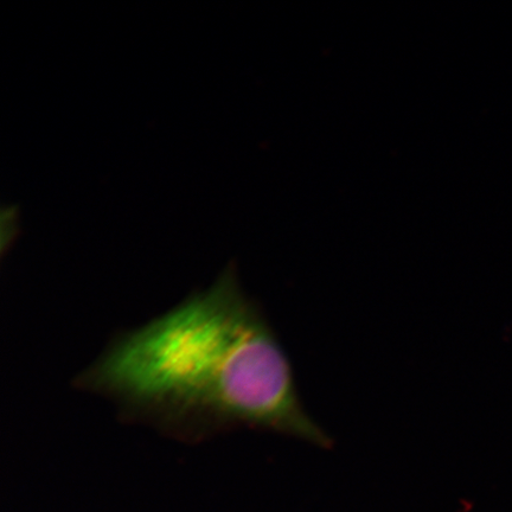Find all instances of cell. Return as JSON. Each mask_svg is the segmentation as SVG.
Returning a JSON list of instances; mask_svg holds the SVG:
<instances>
[{
	"label": "cell",
	"mask_w": 512,
	"mask_h": 512,
	"mask_svg": "<svg viewBox=\"0 0 512 512\" xmlns=\"http://www.w3.org/2000/svg\"><path fill=\"white\" fill-rule=\"evenodd\" d=\"M74 387L182 443L245 428L334 445L306 412L283 345L234 266L174 309L118 332Z\"/></svg>",
	"instance_id": "cell-1"
}]
</instances>
